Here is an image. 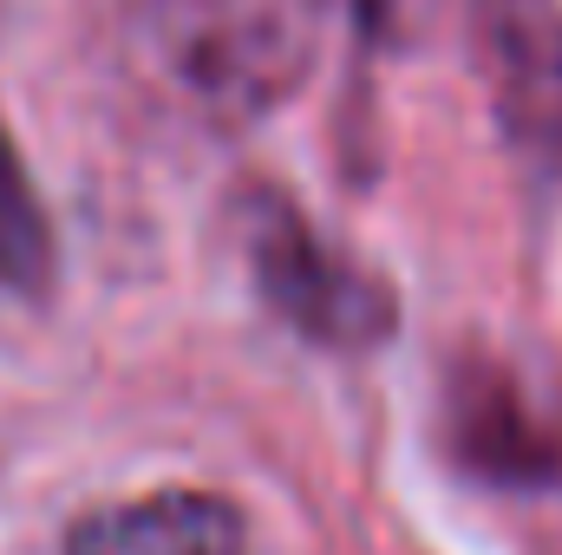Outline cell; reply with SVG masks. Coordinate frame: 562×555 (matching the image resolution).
<instances>
[{"instance_id": "obj_1", "label": "cell", "mask_w": 562, "mask_h": 555, "mask_svg": "<svg viewBox=\"0 0 562 555\" xmlns=\"http://www.w3.org/2000/svg\"><path fill=\"white\" fill-rule=\"evenodd\" d=\"M327 13L334 0H138L132 59L177 112L236 125L307 79Z\"/></svg>"}, {"instance_id": "obj_2", "label": "cell", "mask_w": 562, "mask_h": 555, "mask_svg": "<svg viewBox=\"0 0 562 555\" xmlns=\"http://www.w3.org/2000/svg\"><path fill=\"white\" fill-rule=\"evenodd\" d=\"M256 269L269 301L314 340H373L380 327H393L386 294L360 281L340 256H327L288 209H269V223L256 229Z\"/></svg>"}, {"instance_id": "obj_3", "label": "cell", "mask_w": 562, "mask_h": 555, "mask_svg": "<svg viewBox=\"0 0 562 555\" xmlns=\"http://www.w3.org/2000/svg\"><path fill=\"white\" fill-rule=\"evenodd\" d=\"M243 517L236 503L210 490H157L138 503H112L72 523L66 555H243Z\"/></svg>"}, {"instance_id": "obj_4", "label": "cell", "mask_w": 562, "mask_h": 555, "mask_svg": "<svg viewBox=\"0 0 562 555\" xmlns=\"http://www.w3.org/2000/svg\"><path fill=\"white\" fill-rule=\"evenodd\" d=\"M0 281L26 287V294H40L53 281V229H46V209L13 157L7 125H0Z\"/></svg>"}]
</instances>
